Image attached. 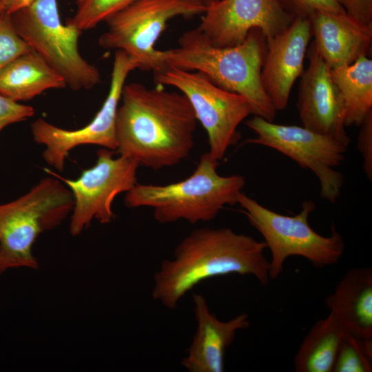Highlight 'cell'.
Returning <instances> with one entry per match:
<instances>
[{
	"label": "cell",
	"instance_id": "cell-1",
	"mask_svg": "<svg viewBox=\"0 0 372 372\" xmlns=\"http://www.w3.org/2000/svg\"><path fill=\"white\" fill-rule=\"evenodd\" d=\"M116 119V151L155 171L175 166L189 155L197 125L181 92L140 83L123 87Z\"/></svg>",
	"mask_w": 372,
	"mask_h": 372
},
{
	"label": "cell",
	"instance_id": "cell-2",
	"mask_svg": "<svg viewBox=\"0 0 372 372\" xmlns=\"http://www.w3.org/2000/svg\"><path fill=\"white\" fill-rule=\"evenodd\" d=\"M264 241L227 227L198 228L176 247L154 276L152 297L169 309L200 282L229 274L252 276L261 285L270 280Z\"/></svg>",
	"mask_w": 372,
	"mask_h": 372
},
{
	"label": "cell",
	"instance_id": "cell-3",
	"mask_svg": "<svg viewBox=\"0 0 372 372\" xmlns=\"http://www.w3.org/2000/svg\"><path fill=\"white\" fill-rule=\"evenodd\" d=\"M265 39L259 30L254 29L242 43L219 48L195 28L180 37L177 48L163 50V59L167 67L203 73L220 87L245 97L254 116L273 122L276 110L261 81Z\"/></svg>",
	"mask_w": 372,
	"mask_h": 372
},
{
	"label": "cell",
	"instance_id": "cell-4",
	"mask_svg": "<svg viewBox=\"0 0 372 372\" xmlns=\"http://www.w3.org/2000/svg\"><path fill=\"white\" fill-rule=\"evenodd\" d=\"M218 165V160L205 153L187 178L167 185L136 183L126 192L124 204L128 208L152 209L155 220L161 224L209 222L225 205L237 204L245 185L241 175H220Z\"/></svg>",
	"mask_w": 372,
	"mask_h": 372
},
{
	"label": "cell",
	"instance_id": "cell-5",
	"mask_svg": "<svg viewBox=\"0 0 372 372\" xmlns=\"http://www.w3.org/2000/svg\"><path fill=\"white\" fill-rule=\"evenodd\" d=\"M71 191L57 178H42L29 192L0 205V274L12 268L37 269L32 246L40 234L72 211Z\"/></svg>",
	"mask_w": 372,
	"mask_h": 372
},
{
	"label": "cell",
	"instance_id": "cell-6",
	"mask_svg": "<svg viewBox=\"0 0 372 372\" xmlns=\"http://www.w3.org/2000/svg\"><path fill=\"white\" fill-rule=\"evenodd\" d=\"M237 203L271 252L270 280L282 273L285 262L290 256L302 257L316 267L333 265L342 258L344 242L334 225L331 234L323 236L309 223V215L316 207L314 202L304 200L301 211L293 216L275 212L242 192L237 196Z\"/></svg>",
	"mask_w": 372,
	"mask_h": 372
},
{
	"label": "cell",
	"instance_id": "cell-7",
	"mask_svg": "<svg viewBox=\"0 0 372 372\" xmlns=\"http://www.w3.org/2000/svg\"><path fill=\"white\" fill-rule=\"evenodd\" d=\"M14 27L31 50L37 53L74 91L91 90L101 81V73L81 54L82 33L62 23L57 0H34L10 14Z\"/></svg>",
	"mask_w": 372,
	"mask_h": 372
},
{
	"label": "cell",
	"instance_id": "cell-8",
	"mask_svg": "<svg viewBox=\"0 0 372 372\" xmlns=\"http://www.w3.org/2000/svg\"><path fill=\"white\" fill-rule=\"evenodd\" d=\"M205 0H135L106 21L99 38L105 50H121L136 61L138 69L160 72L167 68L163 50L156 43L167 22L178 17L203 14Z\"/></svg>",
	"mask_w": 372,
	"mask_h": 372
},
{
	"label": "cell",
	"instance_id": "cell-9",
	"mask_svg": "<svg viewBox=\"0 0 372 372\" xmlns=\"http://www.w3.org/2000/svg\"><path fill=\"white\" fill-rule=\"evenodd\" d=\"M156 85L176 87L189 100L197 121L205 130L209 153L221 160L228 148L241 138L238 127L253 114L248 101L242 96L224 90L198 71H187L168 66L154 73Z\"/></svg>",
	"mask_w": 372,
	"mask_h": 372
},
{
	"label": "cell",
	"instance_id": "cell-10",
	"mask_svg": "<svg viewBox=\"0 0 372 372\" xmlns=\"http://www.w3.org/2000/svg\"><path fill=\"white\" fill-rule=\"evenodd\" d=\"M245 124L256 134L245 144L274 149L310 169L319 180L321 198L331 203L337 201L344 177L335 167L344 161L347 145L303 126L276 124L258 116L246 120Z\"/></svg>",
	"mask_w": 372,
	"mask_h": 372
},
{
	"label": "cell",
	"instance_id": "cell-11",
	"mask_svg": "<svg viewBox=\"0 0 372 372\" xmlns=\"http://www.w3.org/2000/svg\"><path fill=\"white\" fill-rule=\"evenodd\" d=\"M138 69L137 63L125 52L115 50L108 94L99 111L85 126L76 130L57 127L43 118L31 125L33 140L45 147V162L63 172L70 152L79 145H94L116 150V119L122 90L129 74Z\"/></svg>",
	"mask_w": 372,
	"mask_h": 372
},
{
	"label": "cell",
	"instance_id": "cell-12",
	"mask_svg": "<svg viewBox=\"0 0 372 372\" xmlns=\"http://www.w3.org/2000/svg\"><path fill=\"white\" fill-rule=\"evenodd\" d=\"M94 165L84 169L74 180L63 178L50 169L44 171L61 180L71 191L74 206L70 231L74 236L87 228L93 219L101 224L114 219L112 205L120 194L130 190L136 182L139 167L134 161L119 156L114 158L113 150L101 148Z\"/></svg>",
	"mask_w": 372,
	"mask_h": 372
},
{
	"label": "cell",
	"instance_id": "cell-13",
	"mask_svg": "<svg viewBox=\"0 0 372 372\" xmlns=\"http://www.w3.org/2000/svg\"><path fill=\"white\" fill-rule=\"evenodd\" d=\"M206 8L196 28L212 45L242 43L249 32L259 30L265 39L285 30L295 18L282 0H205Z\"/></svg>",
	"mask_w": 372,
	"mask_h": 372
},
{
	"label": "cell",
	"instance_id": "cell-14",
	"mask_svg": "<svg viewBox=\"0 0 372 372\" xmlns=\"http://www.w3.org/2000/svg\"><path fill=\"white\" fill-rule=\"evenodd\" d=\"M309 65L300 76L297 109L302 126L349 146L345 130L346 110L331 75V68L313 42L308 50Z\"/></svg>",
	"mask_w": 372,
	"mask_h": 372
},
{
	"label": "cell",
	"instance_id": "cell-15",
	"mask_svg": "<svg viewBox=\"0 0 372 372\" xmlns=\"http://www.w3.org/2000/svg\"><path fill=\"white\" fill-rule=\"evenodd\" d=\"M311 36L309 19L296 16L285 30L266 39L261 81L276 111L286 108L291 88L304 71Z\"/></svg>",
	"mask_w": 372,
	"mask_h": 372
},
{
	"label": "cell",
	"instance_id": "cell-16",
	"mask_svg": "<svg viewBox=\"0 0 372 372\" xmlns=\"http://www.w3.org/2000/svg\"><path fill=\"white\" fill-rule=\"evenodd\" d=\"M197 328L180 364L189 372H223L227 348L238 331L250 324L248 314L242 313L227 321H222L211 312L206 298L193 295Z\"/></svg>",
	"mask_w": 372,
	"mask_h": 372
},
{
	"label": "cell",
	"instance_id": "cell-17",
	"mask_svg": "<svg viewBox=\"0 0 372 372\" xmlns=\"http://www.w3.org/2000/svg\"><path fill=\"white\" fill-rule=\"evenodd\" d=\"M313 42L317 52L331 68L349 65L371 52L372 26L346 12H314L309 18Z\"/></svg>",
	"mask_w": 372,
	"mask_h": 372
},
{
	"label": "cell",
	"instance_id": "cell-18",
	"mask_svg": "<svg viewBox=\"0 0 372 372\" xmlns=\"http://www.w3.org/2000/svg\"><path fill=\"white\" fill-rule=\"evenodd\" d=\"M325 304L350 334L372 339V270L349 269L325 300Z\"/></svg>",
	"mask_w": 372,
	"mask_h": 372
},
{
	"label": "cell",
	"instance_id": "cell-19",
	"mask_svg": "<svg viewBox=\"0 0 372 372\" xmlns=\"http://www.w3.org/2000/svg\"><path fill=\"white\" fill-rule=\"evenodd\" d=\"M66 86L64 79L32 50L0 70V94L19 103L31 100L45 90Z\"/></svg>",
	"mask_w": 372,
	"mask_h": 372
},
{
	"label": "cell",
	"instance_id": "cell-20",
	"mask_svg": "<svg viewBox=\"0 0 372 372\" xmlns=\"http://www.w3.org/2000/svg\"><path fill=\"white\" fill-rule=\"evenodd\" d=\"M362 56L352 64L331 69L346 110L345 126H360L372 112V60Z\"/></svg>",
	"mask_w": 372,
	"mask_h": 372
},
{
	"label": "cell",
	"instance_id": "cell-21",
	"mask_svg": "<svg viewBox=\"0 0 372 372\" xmlns=\"http://www.w3.org/2000/svg\"><path fill=\"white\" fill-rule=\"evenodd\" d=\"M347 332L332 313L318 320L300 344L294 358L297 372H332Z\"/></svg>",
	"mask_w": 372,
	"mask_h": 372
},
{
	"label": "cell",
	"instance_id": "cell-22",
	"mask_svg": "<svg viewBox=\"0 0 372 372\" xmlns=\"http://www.w3.org/2000/svg\"><path fill=\"white\" fill-rule=\"evenodd\" d=\"M372 339L347 333L340 344L332 372H371Z\"/></svg>",
	"mask_w": 372,
	"mask_h": 372
},
{
	"label": "cell",
	"instance_id": "cell-23",
	"mask_svg": "<svg viewBox=\"0 0 372 372\" xmlns=\"http://www.w3.org/2000/svg\"><path fill=\"white\" fill-rule=\"evenodd\" d=\"M135 0H76L74 15L66 21L81 32L96 27Z\"/></svg>",
	"mask_w": 372,
	"mask_h": 372
},
{
	"label": "cell",
	"instance_id": "cell-24",
	"mask_svg": "<svg viewBox=\"0 0 372 372\" xmlns=\"http://www.w3.org/2000/svg\"><path fill=\"white\" fill-rule=\"evenodd\" d=\"M32 51L16 31L11 15L0 14V70L19 56Z\"/></svg>",
	"mask_w": 372,
	"mask_h": 372
},
{
	"label": "cell",
	"instance_id": "cell-25",
	"mask_svg": "<svg viewBox=\"0 0 372 372\" xmlns=\"http://www.w3.org/2000/svg\"><path fill=\"white\" fill-rule=\"evenodd\" d=\"M34 115V108L0 94V132L8 125L26 121Z\"/></svg>",
	"mask_w": 372,
	"mask_h": 372
},
{
	"label": "cell",
	"instance_id": "cell-26",
	"mask_svg": "<svg viewBox=\"0 0 372 372\" xmlns=\"http://www.w3.org/2000/svg\"><path fill=\"white\" fill-rule=\"evenodd\" d=\"M291 7L295 16L309 18L314 12L322 11L344 13V9L338 0H285Z\"/></svg>",
	"mask_w": 372,
	"mask_h": 372
},
{
	"label": "cell",
	"instance_id": "cell-27",
	"mask_svg": "<svg viewBox=\"0 0 372 372\" xmlns=\"http://www.w3.org/2000/svg\"><path fill=\"white\" fill-rule=\"evenodd\" d=\"M358 138V149L363 159V169L371 181L372 180V112L360 125Z\"/></svg>",
	"mask_w": 372,
	"mask_h": 372
},
{
	"label": "cell",
	"instance_id": "cell-28",
	"mask_svg": "<svg viewBox=\"0 0 372 372\" xmlns=\"http://www.w3.org/2000/svg\"><path fill=\"white\" fill-rule=\"evenodd\" d=\"M352 18L372 26V0H338Z\"/></svg>",
	"mask_w": 372,
	"mask_h": 372
},
{
	"label": "cell",
	"instance_id": "cell-29",
	"mask_svg": "<svg viewBox=\"0 0 372 372\" xmlns=\"http://www.w3.org/2000/svg\"><path fill=\"white\" fill-rule=\"evenodd\" d=\"M6 12L11 14L14 11L30 5L34 0H2Z\"/></svg>",
	"mask_w": 372,
	"mask_h": 372
},
{
	"label": "cell",
	"instance_id": "cell-30",
	"mask_svg": "<svg viewBox=\"0 0 372 372\" xmlns=\"http://www.w3.org/2000/svg\"><path fill=\"white\" fill-rule=\"evenodd\" d=\"M4 12L5 10H4V6L3 3V1L0 0V14Z\"/></svg>",
	"mask_w": 372,
	"mask_h": 372
}]
</instances>
